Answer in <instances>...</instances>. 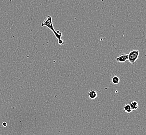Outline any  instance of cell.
Masks as SVG:
<instances>
[{"label":"cell","instance_id":"cell-3","mask_svg":"<svg viewBox=\"0 0 146 135\" xmlns=\"http://www.w3.org/2000/svg\"><path fill=\"white\" fill-rule=\"evenodd\" d=\"M115 60L117 62H121V63H123L125 62L126 61H128V54H123L119 56L116 58Z\"/></svg>","mask_w":146,"mask_h":135},{"label":"cell","instance_id":"cell-9","mask_svg":"<svg viewBox=\"0 0 146 135\" xmlns=\"http://www.w3.org/2000/svg\"></svg>","mask_w":146,"mask_h":135},{"label":"cell","instance_id":"cell-2","mask_svg":"<svg viewBox=\"0 0 146 135\" xmlns=\"http://www.w3.org/2000/svg\"><path fill=\"white\" fill-rule=\"evenodd\" d=\"M139 55L138 50H131L128 54V61L131 65H134Z\"/></svg>","mask_w":146,"mask_h":135},{"label":"cell","instance_id":"cell-8","mask_svg":"<svg viewBox=\"0 0 146 135\" xmlns=\"http://www.w3.org/2000/svg\"><path fill=\"white\" fill-rule=\"evenodd\" d=\"M2 125H3V126L6 127L7 126V123H6V122H3V123H2Z\"/></svg>","mask_w":146,"mask_h":135},{"label":"cell","instance_id":"cell-4","mask_svg":"<svg viewBox=\"0 0 146 135\" xmlns=\"http://www.w3.org/2000/svg\"><path fill=\"white\" fill-rule=\"evenodd\" d=\"M98 96V94L96 91L95 90H91L88 93V97L91 99H96Z\"/></svg>","mask_w":146,"mask_h":135},{"label":"cell","instance_id":"cell-7","mask_svg":"<svg viewBox=\"0 0 146 135\" xmlns=\"http://www.w3.org/2000/svg\"><path fill=\"white\" fill-rule=\"evenodd\" d=\"M123 109H124V111L126 113H131L133 111L132 109H131V106L129 105V104L126 105L124 107Z\"/></svg>","mask_w":146,"mask_h":135},{"label":"cell","instance_id":"cell-6","mask_svg":"<svg viewBox=\"0 0 146 135\" xmlns=\"http://www.w3.org/2000/svg\"><path fill=\"white\" fill-rule=\"evenodd\" d=\"M111 82L115 85L118 84L119 82H120V79L118 76H113L112 78H111Z\"/></svg>","mask_w":146,"mask_h":135},{"label":"cell","instance_id":"cell-5","mask_svg":"<svg viewBox=\"0 0 146 135\" xmlns=\"http://www.w3.org/2000/svg\"><path fill=\"white\" fill-rule=\"evenodd\" d=\"M129 105L131 106L132 110H137L138 108V107H139L137 102L135 101L131 102V103H129Z\"/></svg>","mask_w":146,"mask_h":135},{"label":"cell","instance_id":"cell-1","mask_svg":"<svg viewBox=\"0 0 146 135\" xmlns=\"http://www.w3.org/2000/svg\"><path fill=\"white\" fill-rule=\"evenodd\" d=\"M41 26H46L48 29H50L54 35L55 36L56 38L58 40V43L60 45H64L65 43L64 42L62 39V33L60 32L59 31H56L55 30L54 28L53 22H52V17L50 16H47L46 18L44 19L43 22L41 24Z\"/></svg>","mask_w":146,"mask_h":135}]
</instances>
